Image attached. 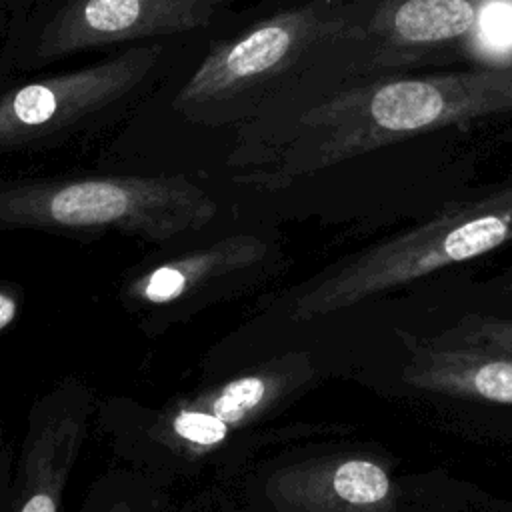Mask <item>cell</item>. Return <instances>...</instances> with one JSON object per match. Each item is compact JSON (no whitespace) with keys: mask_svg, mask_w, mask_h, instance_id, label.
<instances>
[{"mask_svg":"<svg viewBox=\"0 0 512 512\" xmlns=\"http://www.w3.org/2000/svg\"><path fill=\"white\" fill-rule=\"evenodd\" d=\"M352 0L248 2L198 32L102 158L130 172L196 168L330 48L362 40Z\"/></svg>","mask_w":512,"mask_h":512,"instance_id":"obj_1","label":"cell"},{"mask_svg":"<svg viewBox=\"0 0 512 512\" xmlns=\"http://www.w3.org/2000/svg\"><path fill=\"white\" fill-rule=\"evenodd\" d=\"M188 38L140 42L68 68L0 76V158L106 142L158 88Z\"/></svg>","mask_w":512,"mask_h":512,"instance_id":"obj_2","label":"cell"},{"mask_svg":"<svg viewBox=\"0 0 512 512\" xmlns=\"http://www.w3.org/2000/svg\"><path fill=\"white\" fill-rule=\"evenodd\" d=\"M254 0H26L10 10L0 76L48 70L70 58L192 36Z\"/></svg>","mask_w":512,"mask_h":512,"instance_id":"obj_3","label":"cell"},{"mask_svg":"<svg viewBox=\"0 0 512 512\" xmlns=\"http://www.w3.org/2000/svg\"><path fill=\"white\" fill-rule=\"evenodd\" d=\"M512 242V182L466 202H454L358 252L298 302V316L336 312L440 270L468 264Z\"/></svg>","mask_w":512,"mask_h":512,"instance_id":"obj_4","label":"cell"},{"mask_svg":"<svg viewBox=\"0 0 512 512\" xmlns=\"http://www.w3.org/2000/svg\"><path fill=\"white\" fill-rule=\"evenodd\" d=\"M206 192L182 172H118L0 182L2 222L68 228L136 224L154 230L204 220Z\"/></svg>","mask_w":512,"mask_h":512,"instance_id":"obj_5","label":"cell"},{"mask_svg":"<svg viewBox=\"0 0 512 512\" xmlns=\"http://www.w3.org/2000/svg\"><path fill=\"white\" fill-rule=\"evenodd\" d=\"M402 380L424 394L512 408V354L406 336Z\"/></svg>","mask_w":512,"mask_h":512,"instance_id":"obj_6","label":"cell"},{"mask_svg":"<svg viewBox=\"0 0 512 512\" xmlns=\"http://www.w3.org/2000/svg\"><path fill=\"white\" fill-rule=\"evenodd\" d=\"M296 494L304 512H398L400 486L374 456H340L302 472Z\"/></svg>","mask_w":512,"mask_h":512,"instance_id":"obj_7","label":"cell"},{"mask_svg":"<svg viewBox=\"0 0 512 512\" xmlns=\"http://www.w3.org/2000/svg\"><path fill=\"white\" fill-rule=\"evenodd\" d=\"M480 0H400L374 20L382 48L428 50L470 36L478 20Z\"/></svg>","mask_w":512,"mask_h":512,"instance_id":"obj_8","label":"cell"},{"mask_svg":"<svg viewBox=\"0 0 512 512\" xmlns=\"http://www.w3.org/2000/svg\"><path fill=\"white\" fill-rule=\"evenodd\" d=\"M476 54L508 68L512 60V0H480L478 20L470 34Z\"/></svg>","mask_w":512,"mask_h":512,"instance_id":"obj_9","label":"cell"},{"mask_svg":"<svg viewBox=\"0 0 512 512\" xmlns=\"http://www.w3.org/2000/svg\"><path fill=\"white\" fill-rule=\"evenodd\" d=\"M436 338L492 352L512 354V318L466 314L452 328L440 332Z\"/></svg>","mask_w":512,"mask_h":512,"instance_id":"obj_10","label":"cell"},{"mask_svg":"<svg viewBox=\"0 0 512 512\" xmlns=\"http://www.w3.org/2000/svg\"><path fill=\"white\" fill-rule=\"evenodd\" d=\"M266 394V382L258 376H246L230 382L212 404V414H216L226 424L242 420L250 410H254Z\"/></svg>","mask_w":512,"mask_h":512,"instance_id":"obj_11","label":"cell"},{"mask_svg":"<svg viewBox=\"0 0 512 512\" xmlns=\"http://www.w3.org/2000/svg\"><path fill=\"white\" fill-rule=\"evenodd\" d=\"M172 428L180 438L200 446L218 444L228 434V424L224 420H220L212 412H200V410L180 412L174 418Z\"/></svg>","mask_w":512,"mask_h":512,"instance_id":"obj_12","label":"cell"},{"mask_svg":"<svg viewBox=\"0 0 512 512\" xmlns=\"http://www.w3.org/2000/svg\"><path fill=\"white\" fill-rule=\"evenodd\" d=\"M186 288L184 272L174 266H162L154 270L144 286V296L152 302H168L180 296Z\"/></svg>","mask_w":512,"mask_h":512,"instance_id":"obj_13","label":"cell"},{"mask_svg":"<svg viewBox=\"0 0 512 512\" xmlns=\"http://www.w3.org/2000/svg\"><path fill=\"white\" fill-rule=\"evenodd\" d=\"M16 316V302L6 296V294H0V330L6 328Z\"/></svg>","mask_w":512,"mask_h":512,"instance_id":"obj_14","label":"cell"},{"mask_svg":"<svg viewBox=\"0 0 512 512\" xmlns=\"http://www.w3.org/2000/svg\"><path fill=\"white\" fill-rule=\"evenodd\" d=\"M8 20H10L8 0H0V44L4 40V34H6V28H8Z\"/></svg>","mask_w":512,"mask_h":512,"instance_id":"obj_15","label":"cell"},{"mask_svg":"<svg viewBox=\"0 0 512 512\" xmlns=\"http://www.w3.org/2000/svg\"><path fill=\"white\" fill-rule=\"evenodd\" d=\"M500 282H498V290L502 292V294H508V296H512V270L508 272V274H504L502 278H498Z\"/></svg>","mask_w":512,"mask_h":512,"instance_id":"obj_16","label":"cell"},{"mask_svg":"<svg viewBox=\"0 0 512 512\" xmlns=\"http://www.w3.org/2000/svg\"><path fill=\"white\" fill-rule=\"evenodd\" d=\"M26 0H8V6H10V10H14V8H18L20 4H24Z\"/></svg>","mask_w":512,"mask_h":512,"instance_id":"obj_17","label":"cell"},{"mask_svg":"<svg viewBox=\"0 0 512 512\" xmlns=\"http://www.w3.org/2000/svg\"><path fill=\"white\" fill-rule=\"evenodd\" d=\"M254 2H278V0H254Z\"/></svg>","mask_w":512,"mask_h":512,"instance_id":"obj_18","label":"cell"}]
</instances>
